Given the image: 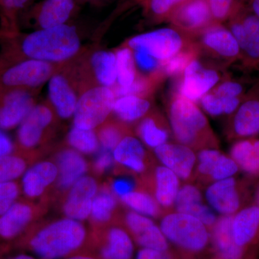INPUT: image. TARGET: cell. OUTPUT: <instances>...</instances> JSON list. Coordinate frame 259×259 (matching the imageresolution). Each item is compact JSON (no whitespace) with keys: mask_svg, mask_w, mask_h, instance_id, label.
Returning <instances> with one entry per match:
<instances>
[{"mask_svg":"<svg viewBox=\"0 0 259 259\" xmlns=\"http://www.w3.org/2000/svg\"><path fill=\"white\" fill-rule=\"evenodd\" d=\"M204 199L203 194L199 185L192 182H185L181 185L177 194L175 209L186 204L203 202Z\"/></svg>","mask_w":259,"mask_h":259,"instance_id":"cell-46","label":"cell"},{"mask_svg":"<svg viewBox=\"0 0 259 259\" xmlns=\"http://www.w3.org/2000/svg\"><path fill=\"white\" fill-rule=\"evenodd\" d=\"M119 201L109 184L102 185L99 188L98 192L93 199L90 217L95 230L102 229L115 224V220L119 216L117 214Z\"/></svg>","mask_w":259,"mask_h":259,"instance_id":"cell-29","label":"cell"},{"mask_svg":"<svg viewBox=\"0 0 259 259\" xmlns=\"http://www.w3.org/2000/svg\"><path fill=\"white\" fill-rule=\"evenodd\" d=\"M128 132L126 124L121 122L102 124L97 134L100 146L103 149L112 152L121 140L130 134Z\"/></svg>","mask_w":259,"mask_h":259,"instance_id":"cell-42","label":"cell"},{"mask_svg":"<svg viewBox=\"0 0 259 259\" xmlns=\"http://www.w3.org/2000/svg\"><path fill=\"white\" fill-rule=\"evenodd\" d=\"M233 215L218 217L210 232L212 259H253L256 253H250L235 242L232 232Z\"/></svg>","mask_w":259,"mask_h":259,"instance_id":"cell-19","label":"cell"},{"mask_svg":"<svg viewBox=\"0 0 259 259\" xmlns=\"http://www.w3.org/2000/svg\"><path fill=\"white\" fill-rule=\"evenodd\" d=\"M246 1H250V0H238V2H239L240 3H241V4H244L245 2Z\"/></svg>","mask_w":259,"mask_h":259,"instance_id":"cell-58","label":"cell"},{"mask_svg":"<svg viewBox=\"0 0 259 259\" xmlns=\"http://www.w3.org/2000/svg\"><path fill=\"white\" fill-rule=\"evenodd\" d=\"M93 253L100 259H132L134 241L123 226L110 225L92 233Z\"/></svg>","mask_w":259,"mask_h":259,"instance_id":"cell-11","label":"cell"},{"mask_svg":"<svg viewBox=\"0 0 259 259\" xmlns=\"http://www.w3.org/2000/svg\"><path fill=\"white\" fill-rule=\"evenodd\" d=\"M37 259H63L80 253H93V234L82 222L65 218L32 226L14 243Z\"/></svg>","mask_w":259,"mask_h":259,"instance_id":"cell-1","label":"cell"},{"mask_svg":"<svg viewBox=\"0 0 259 259\" xmlns=\"http://www.w3.org/2000/svg\"><path fill=\"white\" fill-rule=\"evenodd\" d=\"M166 78V75L159 69L154 72L150 73L148 76H137L134 82L129 86H117L112 90L116 98L123 96L146 97L156 91V89Z\"/></svg>","mask_w":259,"mask_h":259,"instance_id":"cell-34","label":"cell"},{"mask_svg":"<svg viewBox=\"0 0 259 259\" xmlns=\"http://www.w3.org/2000/svg\"><path fill=\"white\" fill-rule=\"evenodd\" d=\"M153 151L156 159L173 171L181 182H194L197 158L192 148L177 142H168Z\"/></svg>","mask_w":259,"mask_h":259,"instance_id":"cell-16","label":"cell"},{"mask_svg":"<svg viewBox=\"0 0 259 259\" xmlns=\"http://www.w3.org/2000/svg\"><path fill=\"white\" fill-rule=\"evenodd\" d=\"M232 232L238 246L256 253L259 246V207L256 204H248L233 215Z\"/></svg>","mask_w":259,"mask_h":259,"instance_id":"cell-20","label":"cell"},{"mask_svg":"<svg viewBox=\"0 0 259 259\" xmlns=\"http://www.w3.org/2000/svg\"><path fill=\"white\" fill-rule=\"evenodd\" d=\"M115 163L112 151L102 148L100 150L93 163L94 173L98 176L105 175L112 168H115Z\"/></svg>","mask_w":259,"mask_h":259,"instance_id":"cell-48","label":"cell"},{"mask_svg":"<svg viewBox=\"0 0 259 259\" xmlns=\"http://www.w3.org/2000/svg\"><path fill=\"white\" fill-rule=\"evenodd\" d=\"M213 18L217 23L228 21L241 5L238 0H208Z\"/></svg>","mask_w":259,"mask_h":259,"instance_id":"cell-45","label":"cell"},{"mask_svg":"<svg viewBox=\"0 0 259 259\" xmlns=\"http://www.w3.org/2000/svg\"><path fill=\"white\" fill-rule=\"evenodd\" d=\"M29 161L23 155L12 153L0 159V183L16 181L28 169Z\"/></svg>","mask_w":259,"mask_h":259,"instance_id":"cell-41","label":"cell"},{"mask_svg":"<svg viewBox=\"0 0 259 259\" xmlns=\"http://www.w3.org/2000/svg\"><path fill=\"white\" fill-rule=\"evenodd\" d=\"M221 81L217 70L204 66L198 59L186 68L179 85V92L187 100L195 102L209 93Z\"/></svg>","mask_w":259,"mask_h":259,"instance_id":"cell-17","label":"cell"},{"mask_svg":"<svg viewBox=\"0 0 259 259\" xmlns=\"http://www.w3.org/2000/svg\"><path fill=\"white\" fill-rule=\"evenodd\" d=\"M193 42L190 37L171 26L131 37L127 41V47L132 51H144L160 62H163Z\"/></svg>","mask_w":259,"mask_h":259,"instance_id":"cell-6","label":"cell"},{"mask_svg":"<svg viewBox=\"0 0 259 259\" xmlns=\"http://www.w3.org/2000/svg\"><path fill=\"white\" fill-rule=\"evenodd\" d=\"M249 8L259 18V0H250Z\"/></svg>","mask_w":259,"mask_h":259,"instance_id":"cell-56","label":"cell"},{"mask_svg":"<svg viewBox=\"0 0 259 259\" xmlns=\"http://www.w3.org/2000/svg\"><path fill=\"white\" fill-rule=\"evenodd\" d=\"M200 52L196 42H192L171 59L161 62V67L166 77L178 76L183 74L186 68L194 59H198Z\"/></svg>","mask_w":259,"mask_h":259,"instance_id":"cell-37","label":"cell"},{"mask_svg":"<svg viewBox=\"0 0 259 259\" xmlns=\"http://www.w3.org/2000/svg\"><path fill=\"white\" fill-rule=\"evenodd\" d=\"M1 259H37L34 255L28 254V253H18L13 256L8 257V258H2Z\"/></svg>","mask_w":259,"mask_h":259,"instance_id":"cell-55","label":"cell"},{"mask_svg":"<svg viewBox=\"0 0 259 259\" xmlns=\"http://www.w3.org/2000/svg\"><path fill=\"white\" fill-rule=\"evenodd\" d=\"M63 259H100L93 253H80Z\"/></svg>","mask_w":259,"mask_h":259,"instance_id":"cell-54","label":"cell"},{"mask_svg":"<svg viewBox=\"0 0 259 259\" xmlns=\"http://www.w3.org/2000/svg\"><path fill=\"white\" fill-rule=\"evenodd\" d=\"M59 171L55 162L44 161L28 167L22 177L21 191L28 200L42 197L56 183Z\"/></svg>","mask_w":259,"mask_h":259,"instance_id":"cell-22","label":"cell"},{"mask_svg":"<svg viewBox=\"0 0 259 259\" xmlns=\"http://www.w3.org/2000/svg\"><path fill=\"white\" fill-rule=\"evenodd\" d=\"M55 163L59 175L56 187L61 193L68 192L81 177L88 173L89 164L82 154L72 148H66L56 154Z\"/></svg>","mask_w":259,"mask_h":259,"instance_id":"cell-25","label":"cell"},{"mask_svg":"<svg viewBox=\"0 0 259 259\" xmlns=\"http://www.w3.org/2000/svg\"><path fill=\"white\" fill-rule=\"evenodd\" d=\"M168 23L194 40L217 22L213 18L208 0H187L174 12Z\"/></svg>","mask_w":259,"mask_h":259,"instance_id":"cell-12","label":"cell"},{"mask_svg":"<svg viewBox=\"0 0 259 259\" xmlns=\"http://www.w3.org/2000/svg\"><path fill=\"white\" fill-rule=\"evenodd\" d=\"M243 99V97L223 98L209 92L201 99V106L212 117L225 115L229 117L238 108Z\"/></svg>","mask_w":259,"mask_h":259,"instance_id":"cell-38","label":"cell"},{"mask_svg":"<svg viewBox=\"0 0 259 259\" xmlns=\"http://www.w3.org/2000/svg\"><path fill=\"white\" fill-rule=\"evenodd\" d=\"M257 86H258L259 88V83H258V84H257Z\"/></svg>","mask_w":259,"mask_h":259,"instance_id":"cell-61","label":"cell"},{"mask_svg":"<svg viewBox=\"0 0 259 259\" xmlns=\"http://www.w3.org/2000/svg\"><path fill=\"white\" fill-rule=\"evenodd\" d=\"M135 62L140 69L148 73L154 72L161 67V62L144 51H134Z\"/></svg>","mask_w":259,"mask_h":259,"instance_id":"cell-50","label":"cell"},{"mask_svg":"<svg viewBox=\"0 0 259 259\" xmlns=\"http://www.w3.org/2000/svg\"><path fill=\"white\" fill-rule=\"evenodd\" d=\"M160 220L162 233L181 258L199 259L210 250V232L197 218L171 211Z\"/></svg>","mask_w":259,"mask_h":259,"instance_id":"cell-3","label":"cell"},{"mask_svg":"<svg viewBox=\"0 0 259 259\" xmlns=\"http://www.w3.org/2000/svg\"><path fill=\"white\" fill-rule=\"evenodd\" d=\"M0 1H1V0H0Z\"/></svg>","mask_w":259,"mask_h":259,"instance_id":"cell-62","label":"cell"},{"mask_svg":"<svg viewBox=\"0 0 259 259\" xmlns=\"http://www.w3.org/2000/svg\"><path fill=\"white\" fill-rule=\"evenodd\" d=\"M14 144L4 130L0 128V159L14 152Z\"/></svg>","mask_w":259,"mask_h":259,"instance_id":"cell-52","label":"cell"},{"mask_svg":"<svg viewBox=\"0 0 259 259\" xmlns=\"http://www.w3.org/2000/svg\"><path fill=\"white\" fill-rule=\"evenodd\" d=\"M136 134L144 146L152 151L170 142V139L173 138L169 122L157 110H151L139 121Z\"/></svg>","mask_w":259,"mask_h":259,"instance_id":"cell-26","label":"cell"},{"mask_svg":"<svg viewBox=\"0 0 259 259\" xmlns=\"http://www.w3.org/2000/svg\"><path fill=\"white\" fill-rule=\"evenodd\" d=\"M187 0H143L145 13L155 23L168 22L171 15Z\"/></svg>","mask_w":259,"mask_h":259,"instance_id":"cell-39","label":"cell"},{"mask_svg":"<svg viewBox=\"0 0 259 259\" xmlns=\"http://www.w3.org/2000/svg\"><path fill=\"white\" fill-rule=\"evenodd\" d=\"M115 55L118 86H129L137 77L134 51L129 47H124L117 51Z\"/></svg>","mask_w":259,"mask_h":259,"instance_id":"cell-40","label":"cell"},{"mask_svg":"<svg viewBox=\"0 0 259 259\" xmlns=\"http://www.w3.org/2000/svg\"><path fill=\"white\" fill-rule=\"evenodd\" d=\"M167 114L176 142L195 151L219 148V141L207 117L194 102L175 93L168 102Z\"/></svg>","mask_w":259,"mask_h":259,"instance_id":"cell-2","label":"cell"},{"mask_svg":"<svg viewBox=\"0 0 259 259\" xmlns=\"http://www.w3.org/2000/svg\"><path fill=\"white\" fill-rule=\"evenodd\" d=\"M229 156L247 178L259 180L258 139L254 137L235 141L230 149Z\"/></svg>","mask_w":259,"mask_h":259,"instance_id":"cell-31","label":"cell"},{"mask_svg":"<svg viewBox=\"0 0 259 259\" xmlns=\"http://www.w3.org/2000/svg\"><path fill=\"white\" fill-rule=\"evenodd\" d=\"M253 203L256 204L259 207V180L256 181L254 191L253 192Z\"/></svg>","mask_w":259,"mask_h":259,"instance_id":"cell-57","label":"cell"},{"mask_svg":"<svg viewBox=\"0 0 259 259\" xmlns=\"http://www.w3.org/2000/svg\"><path fill=\"white\" fill-rule=\"evenodd\" d=\"M30 0H1L0 4L3 5L7 13L14 15L26 6Z\"/></svg>","mask_w":259,"mask_h":259,"instance_id":"cell-53","label":"cell"},{"mask_svg":"<svg viewBox=\"0 0 259 259\" xmlns=\"http://www.w3.org/2000/svg\"><path fill=\"white\" fill-rule=\"evenodd\" d=\"M116 170L136 176L144 177L157 163L141 140L132 135L125 136L112 151Z\"/></svg>","mask_w":259,"mask_h":259,"instance_id":"cell-10","label":"cell"},{"mask_svg":"<svg viewBox=\"0 0 259 259\" xmlns=\"http://www.w3.org/2000/svg\"><path fill=\"white\" fill-rule=\"evenodd\" d=\"M119 200L129 209L152 219H161L166 213L154 197L141 186L133 192L122 196Z\"/></svg>","mask_w":259,"mask_h":259,"instance_id":"cell-33","label":"cell"},{"mask_svg":"<svg viewBox=\"0 0 259 259\" xmlns=\"http://www.w3.org/2000/svg\"><path fill=\"white\" fill-rule=\"evenodd\" d=\"M136 259H182L175 250H158L141 248L136 253Z\"/></svg>","mask_w":259,"mask_h":259,"instance_id":"cell-51","label":"cell"},{"mask_svg":"<svg viewBox=\"0 0 259 259\" xmlns=\"http://www.w3.org/2000/svg\"><path fill=\"white\" fill-rule=\"evenodd\" d=\"M34 106L33 98L27 92H11L0 106V128L10 130L20 125Z\"/></svg>","mask_w":259,"mask_h":259,"instance_id":"cell-27","label":"cell"},{"mask_svg":"<svg viewBox=\"0 0 259 259\" xmlns=\"http://www.w3.org/2000/svg\"><path fill=\"white\" fill-rule=\"evenodd\" d=\"M3 253H4V252H3V250H2L1 248H0V259L3 258V257H2V254H3Z\"/></svg>","mask_w":259,"mask_h":259,"instance_id":"cell-59","label":"cell"},{"mask_svg":"<svg viewBox=\"0 0 259 259\" xmlns=\"http://www.w3.org/2000/svg\"><path fill=\"white\" fill-rule=\"evenodd\" d=\"M109 185L110 186L112 192L119 199L122 196L125 195V194L136 190L140 186V183L139 182H136L132 178L119 177V178L112 180Z\"/></svg>","mask_w":259,"mask_h":259,"instance_id":"cell-49","label":"cell"},{"mask_svg":"<svg viewBox=\"0 0 259 259\" xmlns=\"http://www.w3.org/2000/svg\"><path fill=\"white\" fill-rule=\"evenodd\" d=\"M140 186L157 201L165 212L175 209L181 180L169 168L156 163L148 173L141 177Z\"/></svg>","mask_w":259,"mask_h":259,"instance_id":"cell-15","label":"cell"},{"mask_svg":"<svg viewBox=\"0 0 259 259\" xmlns=\"http://www.w3.org/2000/svg\"><path fill=\"white\" fill-rule=\"evenodd\" d=\"M52 72L50 63L30 59L7 70L2 80L8 86L35 88L50 79Z\"/></svg>","mask_w":259,"mask_h":259,"instance_id":"cell-21","label":"cell"},{"mask_svg":"<svg viewBox=\"0 0 259 259\" xmlns=\"http://www.w3.org/2000/svg\"><path fill=\"white\" fill-rule=\"evenodd\" d=\"M120 222L140 248H155L162 241L161 228L152 218L128 209L122 214Z\"/></svg>","mask_w":259,"mask_h":259,"instance_id":"cell-23","label":"cell"},{"mask_svg":"<svg viewBox=\"0 0 259 259\" xmlns=\"http://www.w3.org/2000/svg\"><path fill=\"white\" fill-rule=\"evenodd\" d=\"M95 77L101 86L111 88L117 82L116 55L111 51H99L91 58Z\"/></svg>","mask_w":259,"mask_h":259,"instance_id":"cell-35","label":"cell"},{"mask_svg":"<svg viewBox=\"0 0 259 259\" xmlns=\"http://www.w3.org/2000/svg\"><path fill=\"white\" fill-rule=\"evenodd\" d=\"M52 112L45 105H35L19 125L18 141L23 150H32L41 142L46 129L53 121Z\"/></svg>","mask_w":259,"mask_h":259,"instance_id":"cell-24","label":"cell"},{"mask_svg":"<svg viewBox=\"0 0 259 259\" xmlns=\"http://www.w3.org/2000/svg\"><path fill=\"white\" fill-rule=\"evenodd\" d=\"M253 259H255V258H253Z\"/></svg>","mask_w":259,"mask_h":259,"instance_id":"cell-63","label":"cell"},{"mask_svg":"<svg viewBox=\"0 0 259 259\" xmlns=\"http://www.w3.org/2000/svg\"><path fill=\"white\" fill-rule=\"evenodd\" d=\"M210 92L223 98H241L245 95L243 84L230 79L220 81Z\"/></svg>","mask_w":259,"mask_h":259,"instance_id":"cell-47","label":"cell"},{"mask_svg":"<svg viewBox=\"0 0 259 259\" xmlns=\"http://www.w3.org/2000/svg\"><path fill=\"white\" fill-rule=\"evenodd\" d=\"M21 187L17 181L0 183V216L19 200Z\"/></svg>","mask_w":259,"mask_h":259,"instance_id":"cell-44","label":"cell"},{"mask_svg":"<svg viewBox=\"0 0 259 259\" xmlns=\"http://www.w3.org/2000/svg\"><path fill=\"white\" fill-rule=\"evenodd\" d=\"M239 46L241 59L247 66L259 64V18L244 4L238 7L228 26Z\"/></svg>","mask_w":259,"mask_h":259,"instance_id":"cell-8","label":"cell"},{"mask_svg":"<svg viewBox=\"0 0 259 259\" xmlns=\"http://www.w3.org/2000/svg\"><path fill=\"white\" fill-rule=\"evenodd\" d=\"M225 133L231 141L254 138L259 134V88L245 94L238 108L228 117Z\"/></svg>","mask_w":259,"mask_h":259,"instance_id":"cell-9","label":"cell"},{"mask_svg":"<svg viewBox=\"0 0 259 259\" xmlns=\"http://www.w3.org/2000/svg\"><path fill=\"white\" fill-rule=\"evenodd\" d=\"M254 180H240L232 177L209 184L204 191V199L220 215H234L240 209L253 203L250 185Z\"/></svg>","mask_w":259,"mask_h":259,"instance_id":"cell-5","label":"cell"},{"mask_svg":"<svg viewBox=\"0 0 259 259\" xmlns=\"http://www.w3.org/2000/svg\"><path fill=\"white\" fill-rule=\"evenodd\" d=\"M39 214V207L27 199L17 201L0 216V241L5 243V251L33 226Z\"/></svg>","mask_w":259,"mask_h":259,"instance_id":"cell-14","label":"cell"},{"mask_svg":"<svg viewBox=\"0 0 259 259\" xmlns=\"http://www.w3.org/2000/svg\"><path fill=\"white\" fill-rule=\"evenodd\" d=\"M174 211L193 216L203 223L209 231L212 229L218 218L215 212L204 202L180 206L176 207Z\"/></svg>","mask_w":259,"mask_h":259,"instance_id":"cell-43","label":"cell"},{"mask_svg":"<svg viewBox=\"0 0 259 259\" xmlns=\"http://www.w3.org/2000/svg\"><path fill=\"white\" fill-rule=\"evenodd\" d=\"M49 99L56 113L63 119L74 115L78 98L64 76L56 74L51 76L48 84Z\"/></svg>","mask_w":259,"mask_h":259,"instance_id":"cell-30","label":"cell"},{"mask_svg":"<svg viewBox=\"0 0 259 259\" xmlns=\"http://www.w3.org/2000/svg\"><path fill=\"white\" fill-rule=\"evenodd\" d=\"M116 100L112 88L100 86L85 92L79 99L74 115V126L95 130L101 126L113 110Z\"/></svg>","mask_w":259,"mask_h":259,"instance_id":"cell-7","label":"cell"},{"mask_svg":"<svg viewBox=\"0 0 259 259\" xmlns=\"http://www.w3.org/2000/svg\"><path fill=\"white\" fill-rule=\"evenodd\" d=\"M202 53L224 62L241 59V50L236 38L223 23H214L194 39Z\"/></svg>","mask_w":259,"mask_h":259,"instance_id":"cell-13","label":"cell"},{"mask_svg":"<svg viewBox=\"0 0 259 259\" xmlns=\"http://www.w3.org/2000/svg\"><path fill=\"white\" fill-rule=\"evenodd\" d=\"M137 1H139V3H141V2H142V1H143V0H137Z\"/></svg>","mask_w":259,"mask_h":259,"instance_id":"cell-60","label":"cell"},{"mask_svg":"<svg viewBox=\"0 0 259 259\" xmlns=\"http://www.w3.org/2000/svg\"><path fill=\"white\" fill-rule=\"evenodd\" d=\"M75 0H44L34 10V18L40 29L66 24L74 15Z\"/></svg>","mask_w":259,"mask_h":259,"instance_id":"cell-28","label":"cell"},{"mask_svg":"<svg viewBox=\"0 0 259 259\" xmlns=\"http://www.w3.org/2000/svg\"><path fill=\"white\" fill-rule=\"evenodd\" d=\"M67 141L72 149L81 154H95L101 147L95 130L80 128L76 126L70 130Z\"/></svg>","mask_w":259,"mask_h":259,"instance_id":"cell-36","label":"cell"},{"mask_svg":"<svg viewBox=\"0 0 259 259\" xmlns=\"http://www.w3.org/2000/svg\"><path fill=\"white\" fill-rule=\"evenodd\" d=\"M80 46L76 28L65 24L31 32L24 39L22 49L30 59L51 63L71 59L77 54Z\"/></svg>","mask_w":259,"mask_h":259,"instance_id":"cell-4","label":"cell"},{"mask_svg":"<svg viewBox=\"0 0 259 259\" xmlns=\"http://www.w3.org/2000/svg\"><path fill=\"white\" fill-rule=\"evenodd\" d=\"M97 180L91 176L79 179L67 192L62 205V212L66 218L75 221H86L90 217L93 199L98 192Z\"/></svg>","mask_w":259,"mask_h":259,"instance_id":"cell-18","label":"cell"},{"mask_svg":"<svg viewBox=\"0 0 259 259\" xmlns=\"http://www.w3.org/2000/svg\"><path fill=\"white\" fill-rule=\"evenodd\" d=\"M151 110V102L146 97L123 96L116 98L112 112L122 123L130 124L144 118Z\"/></svg>","mask_w":259,"mask_h":259,"instance_id":"cell-32","label":"cell"}]
</instances>
